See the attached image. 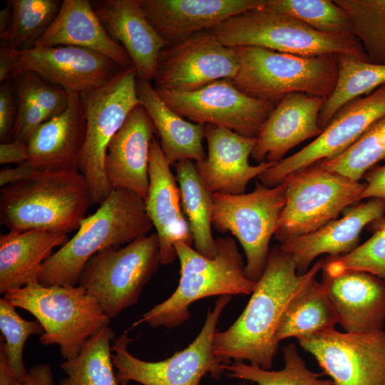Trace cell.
Instances as JSON below:
<instances>
[{
    "mask_svg": "<svg viewBox=\"0 0 385 385\" xmlns=\"http://www.w3.org/2000/svg\"><path fill=\"white\" fill-rule=\"evenodd\" d=\"M324 262L322 258L299 274L292 260L279 246L274 247L241 315L228 329L215 332V355L225 363L247 361L270 370L279 344L276 332L283 313L292 299L316 278Z\"/></svg>",
    "mask_w": 385,
    "mask_h": 385,
    "instance_id": "6da1fadb",
    "label": "cell"
},
{
    "mask_svg": "<svg viewBox=\"0 0 385 385\" xmlns=\"http://www.w3.org/2000/svg\"><path fill=\"white\" fill-rule=\"evenodd\" d=\"M153 227L141 197L128 190H112L97 210L82 221L76 233L43 263L37 282L76 286L94 255L146 236Z\"/></svg>",
    "mask_w": 385,
    "mask_h": 385,
    "instance_id": "7a4b0ae2",
    "label": "cell"
},
{
    "mask_svg": "<svg viewBox=\"0 0 385 385\" xmlns=\"http://www.w3.org/2000/svg\"><path fill=\"white\" fill-rule=\"evenodd\" d=\"M93 205L80 172L36 171L0 192V220L9 231L34 230L68 234L78 230Z\"/></svg>",
    "mask_w": 385,
    "mask_h": 385,
    "instance_id": "3957f363",
    "label": "cell"
},
{
    "mask_svg": "<svg viewBox=\"0 0 385 385\" xmlns=\"http://www.w3.org/2000/svg\"><path fill=\"white\" fill-rule=\"evenodd\" d=\"M217 255L208 258L183 242L175 245L180 261V279L174 292L165 301L141 314L133 327L174 328L190 317L189 307L202 298L215 295L252 294L256 282L245 272V265L231 237L216 239Z\"/></svg>",
    "mask_w": 385,
    "mask_h": 385,
    "instance_id": "277c9868",
    "label": "cell"
},
{
    "mask_svg": "<svg viewBox=\"0 0 385 385\" xmlns=\"http://www.w3.org/2000/svg\"><path fill=\"white\" fill-rule=\"evenodd\" d=\"M235 48L239 69L231 81L251 97L277 105L293 93L327 98L334 88L337 54L300 56L256 46Z\"/></svg>",
    "mask_w": 385,
    "mask_h": 385,
    "instance_id": "5b68a950",
    "label": "cell"
},
{
    "mask_svg": "<svg viewBox=\"0 0 385 385\" xmlns=\"http://www.w3.org/2000/svg\"><path fill=\"white\" fill-rule=\"evenodd\" d=\"M3 297L36 317L44 330L40 342L57 344L65 360L78 355L86 342L111 321L97 299L80 284L43 286L34 282L8 291Z\"/></svg>",
    "mask_w": 385,
    "mask_h": 385,
    "instance_id": "8992f818",
    "label": "cell"
},
{
    "mask_svg": "<svg viewBox=\"0 0 385 385\" xmlns=\"http://www.w3.org/2000/svg\"><path fill=\"white\" fill-rule=\"evenodd\" d=\"M210 31L227 47L256 46L300 56L346 53L366 61L352 34H326L288 16L261 9L233 16Z\"/></svg>",
    "mask_w": 385,
    "mask_h": 385,
    "instance_id": "52a82bcc",
    "label": "cell"
},
{
    "mask_svg": "<svg viewBox=\"0 0 385 385\" xmlns=\"http://www.w3.org/2000/svg\"><path fill=\"white\" fill-rule=\"evenodd\" d=\"M231 299L230 295L220 296L214 308H208L203 327L192 342L162 361H146L132 355L128 346L134 339L125 331L112 345L118 384L133 381L141 385H199L207 374L219 379L225 362L215 355L213 340L219 318Z\"/></svg>",
    "mask_w": 385,
    "mask_h": 385,
    "instance_id": "ba28073f",
    "label": "cell"
},
{
    "mask_svg": "<svg viewBox=\"0 0 385 385\" xmlns=\"http://www.w3.org/2000/svg\"><path fill=\"white\" fill-rule=\"evenodd\" d=\"M159 265V240L153 232L123 247L94 255L85 265L78 284L97 299L111 319L138 302Z\"/></svg>",
    "mask_w": 385,
    "mask_h": 385,
    "instance_id": "9c48e42d",
    "label": "cell"
},
{
    "mask_svg": "<svg viewBox=\"0 0 385 385\" xmlns=\"http://www.w3.org/2000/svg\"><path fill=\"white\" fill-rule=\"evenodd\" d=\"M285 191L284 182L274 187L257 182L249 193L213 194L212 225L238 240L246 256L245 274L255 282L265 269L270 240L285 205Z\"/></svg>",
    "mask_w": 385,
    "mask_h": 385,
    "instance_id": "30bf717a",
    "label": "cell"
},
{
    "mask_svg": "<svg viewBox=\"0 0 385 385\" xmlns=\"http://www.w3.org/2000/svg\"><path fill=\"white\" fill-rule=\"evenodd\" d=\"M137 73L133 66L121 70L101 87L81 95L86 121L79 171L88 185L93 205H101L112 189L104 160L108 143L138 104Z\"/></svg>",
    "mask_w": 385,
    "mask_h": 385,
    "instance_id": "8fae6325",
    "label": "cell"
},
{
    "mask_svg": "<svg viewBox=\"0 0 385 385\" xmlns=\"http://www.w3.org/2000/svg\"><path fill=\"white\" fill-rule=\"evenodd\" d=\"M285 183L286 202L274 234L280 244L312 232L359 202L366 183L353 181L318 163L294 173Z\"/></svg>",
    "mask_w": 385,
    "mask_h": 385,
    "instance_id": "7c38bea8",
    "label": "cell"
},
{
    "mask_svg": "<svg viewBox=\"0 0 385 385\" xmlns=\"http://www.w3.org/2000/svg\"><path fill=\"white\" fill-rule=\"evenodd\" d=\"M156 91L183 118L203 125H221L250 138L258 136L276 106L244 93L230 79L219 80L190 92Z\"/></svg>",
    "mask_w": 385,
    "mask_h": 385,
    "instance_id": "4fadbf2b",
    "label": "cell"
},
{
    "mask_svg": "<svg viewBox=\"0 0 385 385\" xmlns=\"http://www.w3.org/2000/svg\"><path fill=\"white\" fill-rule=\"evenodd\" d=\"M334 385H385V332L332 328L298 339Z\"/></svg>",
    "mask_w": 385,
    "mask_h": 385,
    "instance_id": "5bb4252c",
    "label": "cell"
},
{
    "mask_svg": "<svg viewBox=\"0 0 385 385\" xmlns=\"http://www.w3.org/2000/svg\"><path fill=\"white\" fill-rule=\"evenodd\" d=\"M238 69L235 48L223 45L210 31H204L162 49L154 88L194 91L219 80H232Z\"/></svg>",
    "mask_w": 385,
    "mask_h": 385,
    "instance_id": "9a60e30c",
    "label": "cell"
},
{
    "mask_svg": "<svg viewBox=\"0 0 385 385\" xmlns=\"http://www.w3.org/2000/svg\"><path fill=\"white\" fill-rule=\"evenodd\" d=\"M384 116L385 84L371 94L345 104L312 142L266 170L258 178L265 185L274 187L295 172L335 158Z\"/></svg>",
    "mask_w": 385,
    "mask_h": 385,
    "instance_id": "2e32d148",
    "label": "cell"
},
{
    "mask_svg": "<svg viewBox=\"0 0 385 385\" xmlns=\"http://www.w3.org/2000/svg\"><path fill=\"white\" fill-rule=\"evenodd\" d=\"M11 51L23 73H34L80 96L105 85L123 69L106 56L78 46H35Z\"/></svg>",
    "mask_w": 385,
    "mask_h": 385,
    "instance_id": "e0dca14e",
    "label": "cell"
},
{
    "mask_svg": "<svg viewBox=\"0 0 385 385\" xmlns=\"http://www.w3.org/2000/svg\"><path fill=\"white\" fill-rule=\"evenodd\" d=\"M207 154L195 163L206 188L212 193L240 195L245 193L249 182L262 174L276 163H249L257 138L242 135L225 127L205 125Z\"/></svg>",
    "mask_w": 385,
    "mask_h": 385,
    "instance_id": "ac0fdd59",
    "label": "cell"
},
{
    "mask_svg": "<svg viewBox=\"0 0 385 385\" xmlns=\"http://www.w3.org/2000/svg\"><path fill=\"white\" fill-rule=\"evenodd\" d=\"M151 25L169 44L210 31L227 19L261 9L263 0H137Z\"/></svg>",
    "mask_w": 385,
    "mask_h": 385,
    "instance_id": "d6986e66",
    "label": "cell"
},
{
    "mask_svg": "<svg viewBox=\"0 0 385 385\" xmlns=\"http://www.w3.org/2000/svg\"><path fill=\"white\" fill-rule=\"evenodd\" d=\"M154 136L150 148L149 187L144 200L145 210L158 235L160 265L173 262L178 257L175 245H192L189 223L183 212L179 186Z\"/></svg>",
    "mask_w": 385,
    "mask_h": 385,
    "instance_id": "ffe728a7",
    "label": "cell"
},
{
    "mask_svg": "<svg viewBox=\"0 0 385 385\" xmlns=\"http://www.w3.org/2000/svg\"><path fill=\"white\" fill-rule=\"evenodd\" d=\"M321 284L338 324L349 333L382 330L385 321V280L356 270H323Z\"/></svg>",
    "mask_w": 385,
    "mask_h": 385,
    "instance_id": "44dd1931",
    "label": "cell"
},
{
    "mask_svg": "<svg viewBox=\"0 0 385 385\" xmlns=\"http://www.w3.org/2000/svg\"><path fill=\"white\" fill-rule=\"evenodd\" d=\"M156 128L145 109L137 105L108 145L104 169L112 190L145 199L149 187L150 143Z\"/></svg>",
    "mask_w": 385,
    "mask_h": 385,
    "instance_id": "7402d4cb",
    "label": "cell"
},
{
    "mask_svg": "<svg viewBox=\"0 0 385 385\" xmlns=\"http://www.w3.org/2000/svg\"><path fill=\"white\" fill-rule=\"evenodd\" d=\"M86 132L81 96L71 93L67 108L42 123L28 140V161L39 172H80Z\"/></svg>",
    "mask_w": 385,
    "mask_h": 385,
    "instance_id": "603a6c76",
    "label": "cell"
},
{
    "mask_svg": "<svg viewBox=\"0 0 385 385\" xmlns=\"http://www.w3.org/2000/svg\"><path fill=\"white\" fill-rule=\"evenodd\" d=\"M90 1L108 34L127 52L137 76L154 80L160 53L169 44L151 25L137 0Z\"/></svg>",
    "mask_w": 385,
    "mask_h": 385,
    "instance_id": "cb8c5ba5",
    "label": "cell"
},
{
    "mask_svg": "<svg viewBox=\"0 0 385 385\" xmlns=\"http://www.w3.org/2000/svg\"><path fill=\"white\" fill-rule=\"evenodd\" d=\"M384 217L385 201L371 198L354 206L340 219H335L312 232L289 240L279 247L292 260L297 273L302 274L321 255L337 257L354 250L363 228Z\"/></svg>",
    "mask_w": 385,
    "mask_h": 385,
    "instance_id": "d4e9b609",
    "label": "cell"
},
{
    "mask_svg": "<svg viewBox=\"0 0 385 385\" xmlns=\"http://www.w3.org/2000/svg\"><path fill=\"white\" fill-rule=\"evenodd\" d=\"M324 98L302 93L284 96L274 107L251 154L257 163H278L294 146L322 133L319 115Z\"/></svg>",
    "mask_w": 385,
    "mask_h": 385,
    "instance_id": "484cf974",
    "label": "cell"
},
{
    "mask_svg": "<svg viewBox=\"0 0 385 385\" xmlns=\"http://www.w3.org/2000/svg\"><path fill=\"white\" fill-rule=\"evenodd\" d=\"M72 46L101 53L123 69L133 66L125 49L108 34L88 0H63L35 46Z\"/></svg>",
    "mask_w": 385,
    "mask_h": 385,
    "instance_id": "4316f807",
    "label": "cell"
},
{
    "mask_svg": "<svg viewBox=\"0 0 385 385\" xmlns=\"http://www.w3.org/2000/svg\"><path fill=\"white\" fill-rule=\"evenodd\" d=\"M68 240L67 233L41 230L1 233L0 293L37 282L43 263Z\"/></svg>",
    "mask_w": 385,
    "mask_h": 385,
    "instance_id": "83f0119b",
    "label": "cell"
},
{
    "mask_svg": "<svg viewBox=\"0 0 385 385\" xmlns=\"http://www.w3.org/2000/svg\"><path fill=\"white\" fill-rule=\"evenodd\" d=\"M136 90L140 104L155 125L168 164L174 165L185 160L195 163L204 160L205 125L188 122L174 112L161 99L150 81L137 76Z\"/></svg>",
    "mask_w": 385,
    "mask_h": 385,
    "instance_id": "f1b7e54d",
    "label": "cell"
},
{
    "mask_svg": "<svg viewBox=\"0 0 385 385\" xmlns=\"http://www.w3.org/2000/svg\"><path fill=\"white\" fill-rule=\"evenodd\" d=\"M174 166L182 208L189 223L195 250L212 259L217 255L216 239L211 230L213 193L202 183L194 161L182 160Z\"/></svg>",
    "mask_w": 385,
    "mask_h": 385,
    "instance_id": "f546056e",
    "label": "cell"
},
{
    "mask_svg": "<svg viewBox=\"0 0 385 385\" xmlns=\"http://www.w3.org/2000/svg\"><path fill=\"white\" fill-rule=\"evenodd\" d=\"M338 323L335 311L316 278L312 279L289 302L280 319L276 339H297L334 328Z\"/></svg>",
    "mask_w": 385,
    "mask_h": 385,
    "instance_id": "4dcf8cb0",
    "label": "cell"
},
{
    "mask_svg": "<svg viewBox=\"0 0 385 385\" xmlns=\"http://www.w3.org/2000/svg\"><path fill=\"white\" fill-rule=\"evenodd\" d=\"M337 82L319 115L322 130L345 104L385 84V65L373 64L346 53L337 54Z\"/></svg>",
    "mask_w": 385,
    "mask_h": 385,
    "instance_id": "1f68e13d",
    "label": "cell"
},
{
    "mask_svg": "<svg viewBox=\"0 0 385 385\" xmlns=\"http://www.w3.org/2000/svg\"><path fill=\"white\" fill-rule=\"evenodd\" d=\"M115 332L104 326L85 344L78 355L60 365L66 376L60 385H120L112 360V345Z\"/></svg>",
    "mask_w": 385,
    "mask_h": 385,
    "instance_id": "d6a6232c",
    "label": "cell"
},
{
    "mask_svg": "<svg viewBox=\"0 0 385 385\" xmlns=\"http://www.w3.org/2000/svg\"><path fill=\"white\" fill-rule=\"evenodd\" d=\"M12 19L0 34L1 45L10 50L34 48L57 16L62 1L58 0H11Z\"/></svg>",
    "mask_w": 385,
    "mask_h": 385,
    "instance_id": "836d02e7",
    "label": "cell"
},
{
    "mask_svg": "<svg viewBox=\"0 0 385 385\" xmlns=\"http://www.w3.org/2000/svg\"><path fill=\"white\" fill-rule=\"evenodd\" d=\"M284 367L277 371L267 370L244 361L223 364L230 378L250 381L257 385H334L332 380L321 378L311 371L294 344L282 348Z\"/></svg>",
    "mask_w": 385,
    "mask_h": 385,
    "instance_id": "e575fe53",
    "label": "cell"
},
{
    "mask_svg": "<svg viewBox=\"0 0 385 385\" xmlns=\"http://www.w3.org/2000/svg\"><path fill=\"white\" fill-rule=\"evenodd\" d=\"M261 10L294 18L326 34H353L346 11L329 0H263Z\"/></svg>",
    "mask_w": 385,
    "mask_h": 385,
    "instance_id": "d590c367",
    "label": "cell"
},
{
    "mask_svg": "<svg viewBox=\"0 0 385 385\" xmlns=\"http://www.w3.org/2000/svg\"><path fill=\"white\" fill-rule=\"evenodd\" d=\"M385 159V116L373 123L349 148L338 156L317 163L353 181L359 180Z\"/></svg>",
    "mask_w": 385,
    "mask_h": 385,
    "instance_id": "8d00e7d4",
    "label": "cell"
},
{
    "mask_svg": "<svg viewBox=\"0 0 385 385\" xmlns=\"http://www.w3.org/2000/svg\"><path fill=\"white\" fill-rule=\"evenodd\" d=\"M351 18L366 61L385 65V0H334Z\"/></svg>",
    "mask_w": 385,
    "mask_h": 385,
    "instance_id": "74e56055",
    "label": "cell"
},
{
    "mask_svg": "<svg viewBox=\"0 0 385 385\" xmlns=\"http://www.w3.org/2000/svg\"><path fill=\"white\" fill-rule=\"evenodd\" d=\"M4 297L0 299V329L4 337L0 349L4 353L7 366L16 382L23 381L28 374L23 361V349L27 339L34 334H43L38 320L23 319Z\"/></svg>",
    "mask_w": 385,
    "mask_h": 385,
    "instance_id": "f35d334b",
    "label": "cell"
},
{
    "mask_svg": "<svg viewBox=\"0 0 385 385\" xmlns=\"http://www.w3.org/2000/svg\"><path fill=\"white\" fill-rule=\"evenodd\" d=\"M374 235L350 252L325 258L323 270H356L385 280V217L378 222Z\"/></svg>",
    "mask_w": 385,
    "mask_h": 385,
    "instance_id": "ab89813d",
    "label": "cell"
},
{
    "mask_svg": "<svg viewBox=\"0 0 385 385\" xmlns=\"http://www.w3.org/2000/svg\"><path fill=\"white\" fill-rule=\"evenodd\" d=\"M14 81L16 92L40 107L48 120L62 113L68 106L70 92L34 73L25 72Z\"/></svg>",
    "mask_w": 385,
    "mask_h": 385,
    "instance_id": "60d3db41",
    "label": "cell"
},
{
    "mask_svg": "<svg viewBox=\"0 0 385 385\" xmlns=\"http://www.w3.org/2000/svg\"><path fill=\"white\" fill-rule=\"evenodd\" d=\"M16 95L18 108L12 138L27 143L36 128L48 119L44 111L31 100L17 92Z\"/></svg>",
    "mask_w": 385,
    "mask_h": 385,
    "instance_id": "b9f144b4",
    "label": "cell"
},
{
    "mask_svg": "<svg viewBox=\"0 0 385 385\" xmlns=\"http://www.w3.org/2000/svg\"><path fill=\"white\" fill-rule=\"evenodd\" d=\"M11 81L1 83L0 86V139L1 143L9 142L12 137L17 108V95Z\"/></svg>",
    "mask_w": 385,
    "mask_h": 385,
    "instance_id": "7bdbcfd3",
    "label": "cell"
},
{
    "mask_svg": "<svg viewBox=\"0 0 385 385\" xmlns=\"http://www.w3.org/2000/svg\"><path fill=\"white\" fill-rule=\"evenodd\" d=\"M366 187L359 202L366 198H379L385 201V165L369 170L365 175Z\"/></svg>",
    "mask_w": 385,
    "mask_h": 385,
    "instance_id": "ee69618b",
    "label": "cell"
},
{
    "mask_svg": "<svg viewBox=\"0 0 385 385\" xmlns=\"http://www.w3.org/2000/svg\"><path fill=\"white\" fill-rule=\"evenodd\" d=\"M29 160L28 145L25 142L13 140L0 144V163H21Z\"/></svg>",
    "mask_w": 385,
    "mask_h": 385,
    "instance_id": "f6af8a7d",
    "label": "cell"
},
{
    "mask_svg": "<svg viewBox=\"0 0 385 385\" xmlns=\"http://www.w3.org/2000/svg\"><path fill=\"white\" fill-rule=\"evenodd\" d=\"M23 73L11 50L3 45L0 46V82L19 79Z\"/></svg>",
    "mask_w": 385,
    "mask_h": 385,
    "instance_id": "bcb514c9",
    "label": "cell"
},
{
    "mask_svg": "<svg viewBox=\"0 0 385 385\" xmlns=\"http://www.w3.org/2000/svg\"><path fill=\"white\" fill-rule=\"evenodd\" d=\"M53 376L48 364H36L28 371L26 379L13 385H53Z\"/></svg>",
    "mask_w": 385,
    "mask_h": 385,
    "instance_id": "7dc6e473",
    "label": "cell"
},
{
    "mask_svg": "<svg viewBox=\"0 0 385 385\" xmlns=\"http://www.w3.org/2000/svg\"><path fill=\"white\" fill-rule=\"evenodd\" d=\"M36 170L27 160L20 163L15 168L4 169L0 172V185L1 188L22 180Z\"/></svg>",
    "mask_w": 385,
    "mask_h": 385,
    "instance_id": "c3c4849f",
    "label": "cell"
},
{
    "mask_svg": "<svg viewBox=\"0 0 385 385\" xmlns=\"http://www.w3.org/2000/svg\"><path fill=\"white\" fill-rule=\"evenodd\" d=\"M16 382L6 361L5 355L0 349V385H13Z\"/></svg>",
    "mask_w": 385,
    "mask_h": 385,
    "instance_id": "681fc988",
    "label": "cell"
},
{
    "mask_svg": "<svg viewBox=\"0 0 385 385\" xmlns=\"http://www.w3.org/2000/svg\"><path fill=\"white\" fill-rule=\"evenodd\" d=\"M12 4L8 1L5 7L0 12V34H3L9 28L12 19Z\"/></svg>",
    "mask_w": 385,
    "mask_h": 385,
    "instance_id": "f907efd6",
    "label": "cell"
},
{
    "mask_svg": "<svg viewBox=\"0 0 385 385\" xmlns=\"http://www.w3.org/2000/svg\"><path fill=\"white\" fill-rule=\"evenodd\" d=\"M237 385H248L247 384L245 383V382H242V383H240L239 384Z\"/></svg>",
    "mask_w": 385,
    "mask_h": 385,
    "instance_id": "816d5d0a",
    "label": "cell"
},
{
    "mask_svg": "<svg viewBox=\"0 0 385 385\" xmlns=\"http://www.w3.org/2000/svg\"><path fill=\"white\" fill-rule=\"evenodd\" d=\"M120 385H130V384H128V383H122Z\"/></svg>",
    "mask_w": 385,
    "mask_h": 385,
    "instance_id": "f5cc1de1",
    "label": "cell"
}]
</instances>
